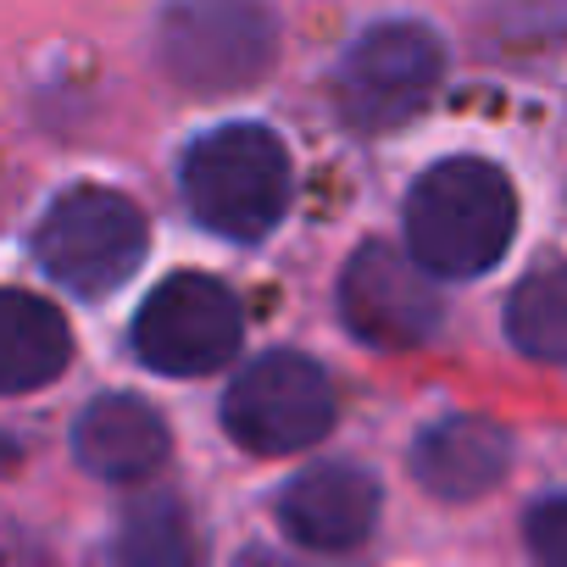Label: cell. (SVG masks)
<instances>
[{"mask_svg": "<svg viewBox=\"0 0 567 567\" xmlns=\"http://www.w3.org/2000/svg\"><path fill=\"white\" fill-rule=\"evenodd\" d=\"M173 451L167 423L140 395H95L73 423V456L106 484H145Z\"/></svg>", "mask_w": 567, "mask_h": 567, "instance_id": "cell-10", "label": "cell"}, {"mask_svg": "<svg viewBox=\"0 0 567 567\" xmlns=\"http://www.w3.org/2000/svg\"><path fill=\"white\" fill-rule=\"evenodd\" d=\"M334 384L301 351H267L223 395V429L250 456H301L334 429Z\"/></svg>", "mask_w": 567, "mask_h": 567, "instance_id": "cell-6", "label": "cell"}, {"mask_svg": "<svg viewBox=\"0 0 567 567\" xmlns=\"http://www.w3.org/2000/svg\"><path fill=\"white\" fill-rule=\"evenodd\" d=\"M440 278H429L406 250L368 239L340 267V323L373 351H412L440 334Z\"/></svg>", "mask_w": 567, "mask_h": 567, "instance_id": "cell-8", "label": "cell"}, {"mask_svg": "<svg viewBox=\"0 0 567 567\" xmlns=\"http://www.w3.org/2000/svg\"><path fill=\"white\" fill-rule=\"evenodd\" d=\"M184 206L234 245L267 239L296 195V162L267 123H223L184 151Z\"/></svg>", "mask_w": 567, "mask_h": 567, "instance_id": "cell-2", "label": "cell"}, {"mask_svg": "<svg viewBox=\"0 0 567 567\" xmlns=\"http://www.w3.org/2000/svg\"><path fill=\"white\" fill-rule=\"evenodd\" d=\"M145 245H151L145 212L123 189H106V184L62 189L40 212V228H34L40 267L84 301H101L117 284H128L134 267L145 261Z\"/></svg>", "mask_w": 567, "mask_h": 567, "instance_id": "cell-4", "label": "cell"}, {"mask_svg": "<svg viewBox=\"0 0 567 567\" xmlns=\"http://www.w3.org/2000/svg\"><path fill=\"white\" fill-rule=\"evenodd\" d=\"M245 340V312L234 290L212 272H173L145 296L134 312L128 346L151 373L167 379H200L217 373Z\"/></svg>", "mask_w": 567, "mask_h": 567, "instance_id": "cell-7", "label": "cell"}, {"mask_svg": "<svg viewBox=\"0 0 567 567\" xmlns=\"http://www.w3.org/2000/svg\"><path fill=\"white\" fill-rule=\"evenodd\" d=\"M278 62L272 0H167L156 18V68L189 95H239Z\"/></svg>", "mask_w": 567, "mask_h": 567, "instance_id": "cell-3", "label": "cell"}, {"mask_svg": "<svg viewBox=\"0 0 567 567\" xmlns=\"http://www.w3.org/2000/svg\"><path fill=\"white\" fill-rule=\"evenodd\" d=\"M445 79V45L417 18H384L362 29L340 68H334V101L340 117L362 134H384L412 123Z\"/></svg>", "mask_w": 567, "mask_h": 567, "instance_id": "cell-5", "label": "cell"}, {"mask_svg": "<svg viewBox=\"0 0 567 567\" xmlns=\"http://www.w3.org/2000/svg\"><path fill=\"white\" fill-rule=\"evenodd\" d=\"M512 467V434L489 417L456 412L412 440V478L440 501H478Z\"/></svg>", "mask_w": 567, "mask_h": 567, "instance_id": "cell-11", "label": "cell"}, {"mask_svg": "<svg viewBox=\"0 0 567 567\" xmlns=\"http://www.w3.org/2000/svg\"><path fill=\"white\" fill-rule=\"evenodd\" d=\"M234 567H296V561H284L278 550H256V545H250V550H245Z\"/></svg>", "mask_w": 567, "mask_h": 567, "instance_id": "cell-16", "label": "cell"}, {"mask_svg": "<svg viewBox=\"0 0 567 567\" xmlns=\"http://www.w3.org/2000/svg\"><path fill=\"white\" fill-rule=\"evenodd\" d=\"M517 234V189L484 156L434 162L406 195V256L429 278L489 272Z\"/></svg>", "mask_w": 567, "mask_h": 567, "instance_id": "cell-1", "label": "cell"}, {"mask_svg": "<svg viewBox=\"0 0 567 567\" xmlns=\"http://www.w3.org/2000/svg\"><path fill=\"white\" fill-rule=\"evenodd\" d=\"M112 567H200L189 517L167 489H145L128 501L112 539Z\"/></svg>", "mask_w": 567, "mask_h": 567, "instance_id": "cell-14", "label": "cell"}, {"mask_svg": "<svg viewBox=\"0 0 567 567\" xmlns=\"http://www.w3.org/2000/svg\"><path fill=\"white\" fill-rule=\"evenodd\" d=\"M379 478L357 462H312L278 489V523L296 545L340 556L379 528Z\"/></svg>", "mask_w": 567, "mask_h": 567, "instance_id": "cell-9", "label": "cell"}, {"mask_svg": "<svg viewBox=\"0 0 567 567\" xmlns=\"http://www.w3.org/2000/svg\"><path fill=\"white\" fill-rule=\"evenodd\" d=\"M73 368L68 318L34 290H0V395H29Z\"/></svg>", "mask_w": 567, "mask_h": 567, "instance_id": "cell-12", "label": "cell"}, {"mask_svg": "<svg viewBox=\"0 0 567 567\" xmlns=\"http://www.w3.org/2000/svg\"><path fill=\"white\" fill-rule=\"evenodd\" d=\"M534 567H567V495H545L534 501V512L523 517Z\"/></svg>", "mask_w": 567, "mask_h": 567, "instance_id": "cell-15", "label": "cell"}, {"mask_svg": "<svg viewBox=\"0 0 567 567\" xmlns=\"http://www.w3.org/2000/svg\"><path fill=\"white\" fill-rule=\"evenodd\" d=\"M506 340L528 362L567 368V261H545L528 278H517L506 301Z\"/></svg>", "mask_w": 567, "mask_h": 567, "instance_id": "cell-13", "label": "cell"}]
</instances>
